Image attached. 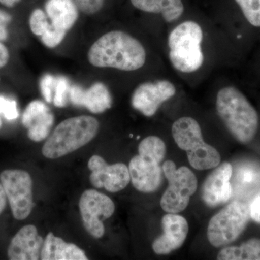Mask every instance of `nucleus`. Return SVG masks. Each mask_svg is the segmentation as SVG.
I'll list each match as a JSON object with an SVG mask.
<instances>
[{
	"instance_id": "nucleus-1",
	"label": "nucleus",
	"mask_w": 260,
	"mask_h": 260,
	"mask_svg": "<svg viewBox=\"0 0 260 260\" xmlns=\"http://www.w3.org/2000/svg\"><path fill=\"white\" fill-rule=\"evenodd\" d=\"M147 53L139 40L122 30L103 35L89 49L90 64L99 68L135 71L144 66Z\"/></svg>"
},
{
	"instance_id": "nucleus-2",
	"label": "nucleus",
	"mask_w": 260,
	"mask_h": 260,
	"mask_svg": "<svg viewBox=\"0 0 260 260\" xmlns=\"http://www.w3.org/2000/svg\"><path fill=\"white\" fill-rule=\"evenodd\" d=\"M205 34L203 25L186 20L174 25L167 37L168 58L174 70L180 74L198 73L204 66Z\"/></svg>"
},
{
	"instance_id": "nucleus-3",
	"label": "nucleus",
	"mask_w": 260,
	"mask_h": 260,
	"mask_svg": "<svg viewBox=\"0 0 260 260\" xmlns=\"http://www.w3.org/2000/svg\"><path fill=\"white\" fill-rule=\"evenodd\" d=\"M215 107L220 120L239 143L247 144L255 138L259 115L240 89L234 85L219 89Z\"/></svg>"
},
{
	"instance_id": "nucleus-4",
	"label": "nucleus",
	"mask_w": 260,
	"mask_h": 260,
	"mask_svg": "<svg viewBox=\"0 0 260 260\" xmlns=\"http://www.w3.org/2000/svg\"><path fill=\"white\" fill-rule=\"evenodd\" d=\"M99 123L90 116L65 119L58 124L42 148V154L49 159L61 158L88 144L96 136Z\"/></svg>"
},
{
	"instance_id": "nucleus-5",
	"label": "nucleus",
	"mask_w": 260,
	"mask_h": 260,
	"mask_svg": "<svg viewBox=\"0 0 260 260\" xmlns=\"http://www.w3.org/2000/svg\"><path fill=\"white\" fill-rule=\"evenodd\" d=\"M250 217L249 206L233 201L210 219L207 231L208 241L214 247H221L235 242L245 230Z\"/></svg>"
},
{
	"instance_id": "nucleus-6",
	"label": "nucleus",
	"mask_w": 260,
	"mask_h": 260,
	"mask_svg": "<svg viewBox=\"0 0 260 260\" xmlns=\"http://www.w3.org/2000/svg\"><path fill=\"white\" fill-rule=\"evenodd\" d=\"M162 169L169 186L160 200V207L168 213H181L187 208L198 189V179L189 168L177 169L175 162L171 160L164 162Z\"/></svg>"
},
{
	"instance_id": "nucleus-7",
	"label": "nucleus",
	"mask_w": 260,
	"mask_h": 260,
	"mask_svg": "<svg viewBox=\"0 0 260 260\" xmlns=\"http://www.w3.org/2000/svg\"><path fill=\"white\" fill-rule=\"evenodd\" d=\"M0 182L4 188L13 216L23 220L31 213L32 181L28 172L18 169H7L0 174Z\"/></svg>"
},
{
	"instance_id": "nucleus-8",
	"label": "nucleus",
	"mask_w": 260,
	"mask_h": 260,
	"mask_svg": "<svg viewBox=\"0 0 260 260\" xmlns=\"http://www.w3.org/2000/svg\"><path fill=\"white\" fill-rule=\"evenodd\" d=\"M79 208L85 230L95 239H101L105 234L103 222L115 211L114 202L95 189H87L80 197Z\"/></svg>"
},
{
	"instance_id": "nucleus-9",
	"label": "nucleus",
	"mask_w": 260,
	"mask_h": 260,
	"mask_svg": "<svg viewBox=\"0 0 260 260\" xmlns=\"http://www.w3.org/2000/svg\"><path fill=\"white\" fill-rule=\"evenodd\" d=\"M176 93L177 88L171 80L159 79L145 82L138 85L133 92L132 106L143 115L151 117L164 103L170 100Z\"/></svg>"
},
{
	"instance_id": "nucleus-10",
	"label": "nucleus",
	"mask_w": 260,
	"mask_h": 260,
	"mask_svg": "<svg viewBox=\"0 0 260 260\" xmlns=\"http://www.w3.org/2000/svg\"><path fill=\"white\" fill-rule=\"evenodd\" d=\"M90 169V181L98 189L104 188L109 192L115 193L125 189L131 179L129 168L124 164L109 165L100 155H94L88 162Z\"/></svg>"
},
{
	"instance_id": "nucleus-11",
	"label": "nucleus",
	"mask_w": 260,
	"mask_h": 260,
	"mask_svg": "<svg viewBox=\"0 0 260 260\" xmlns=\"http://www.w3.org/2000/svg\"><path fill=\"white\" fill-rule=\"evenodd\" d=\"M233 168L230 162H224L215 167L202 186V199L210 208L225 204L232 196Z\"/></svg>"
},
{
	"instance_id": "nucleus-12",
	"label": "nucleus",
	"mask_w": 260,
	"mask_h": 260,
	"mask_svg": "<svg viewBox=\"0 0 260 260\" xmlns=\"http://www.w3.org/2000/svg\"><path fill=\"white\" fill-rule=\"evenodd\" d=\"M162 235L154 240L152 248L158 255H166L177 250L185 242L189 224L187 220L177 213H168L162 217Z\"/></svg>"
},
{
	"instance_id": "nucleus-13",
	"label": "nucleus",
	"mask_w": 260,
	"mask_h": 260,
	"mask_svg": "<svg viewBox=\"0 0 260 260\" xmlns=\"http://www.w3.org/2000/svg\"><path fill=\"white\" fill-rule=\"evenodd\" d=\"M128 168L132 184L137 190L151 193L160 187L162 181V169L156 160L138 154L130 160Z\"/></svg>"
},
{
	"instance_id": "nucleus-14",
	"label": "nucleus",
	"mask_w": 260,
	"mask_h": 260,
	"mask_svg": "<svg viewBox=\"0 0 260 260\" xmlns=\"http://www.w3.org/2000/svg\"><path fill=\"white\" fill-rule=\"evenodd\" d=\"M54 123V116L42 101H32L25 108L22 124L28 129L29 139L41 142L49 136Z\"/></svg>"
},
{
	"instance_id": "nucleus-15",
	"label": "nucleus",
	"mask_w": 260,
	"mask_h": 260,
	"mask_svg": "<svg viewBox=\"0 0 260 260\" xmlns=\"http://www.w3.org/2000/svg\"><path fill=\"white\" fill-rule=\"evenodd\" d=\"M44 242L35 225H25L12 239L8 249V258L10 260L39 259Z\"/></svg>"
},
{
	"instance_id": "nucleus-16",
	"label": "nucleus",
	"mask_w": 260,
	"mask_h": 260,
	"mask_svg": "<svg viewBox=\"0 0 260 260\" xmlns=\"http://www.w3.org/2000/svg\"><path fill=\"white\" fill-rule=\"evenodd\" d=\"M70 101L73 105L87 108L93 114L106 112L113 102L110 91L102 83H94L86 90L78 85H71Z\"/></svg>"
},
{
	"instance_id": "nucleus-17",
	"label": "nucleus",
	"mask_w": 260,
	"mask_h": 260,
	"mask_svg": "<svg viewBox=\"0 0 260 260\" xmlns=\"http://www.w3.org/2000/svg\"><path fill=\"white\" fill-rule=\"evenodd\" d=\"M172 133L178 147L186 152L190 151L205 142L201 126L190 116H183L174 121Z\"/></svg>"
},
{
	"instance_id": "nucleus-18",
	"label": "nucleus",
	"mask_w": 260,
	"mask_h": 260,
	"mask_svg": "<svg viewBox=\"0 0 260 260\" xmlns=\"http://www.w3.org/2000/svg\"><path fill=\"white\" fill-rule=\"evenodd\" d=\"M136 9L144 13L159 15L168 24L177 23L184 15L182 0H130Z\"/></svg>"
},
{
	"instance_id": "nucleus-19",
	"label": "nucleus",
	"mask_w": 260,
	"mask_h": 260,
	"mask_svg": "<svg viewBox=\"0 0 260 260\" xmlns=\"http://www.w3.org/2000/svg\"><path fill=\"white\" fill-rule=\"evenodd\" d=\"M42 260H88L85 251L71 243L49 233L44 239L41 257Z\"/></svg>"
},
{
	"instance_id": "nucleus-20",
	"label": "nucleus",
	"mask_w": 260,
	"mask_h": 260,
	"mask_svg": "<svg viewBox=\"0 0 260 260\" xmlns=\"http://www.w3.org/2000/svg\"><path fill=\"white\" fill-rule=\"evenodd\" d=\"M74 0H47L45 11L55 28L68 32L73 28L79 16Z\"/></svg>"
},
{
	"instance_id": "nucleus-21",
	"label": "nucleus",
	"mask_w": 260,
	"mask_h": 260,
	"mask_svg": "<svg viewBox=\"0 0 260 260\" xmlns=\"http://www.w3.org/2000/svg\"><path fill=\"white\" fill-rule=\"evenodd\" d=\"M186 155L191 167L198 171L215 169L220 164L221 158L218 150L205 142L186 152Z\"/></svg>"
},
{
	"instance_id": "nucleus-22",
	"label": "nucleus",
	"mask_w": 260,
	"mask_h": 260,
	"mask_svg": "<svg viewBox=\"0 0 260 260\" xmlns=\"http://www.w3.org/2000/svg\"><path fill=\"white\" fill-rule=\"evenodd\" d=\"M218 260H260V239H251L239 246H226L218 253Z\"/></svg>"
},
{
	"instance_id": "nucleus-23",
	"label": "nucleus",
	"mask_w": 260,
	"mask_h": 260,
	"mask_svg": "<svg viewBox=\"0 0 260 260\" xmlns=\"http://www.w3.org/2000/svg\"><path fill=\"white\" fill-rule=\"evenodd\" d=\"M249 30L260 32V0H234Z\"/></svg>"
},
{
	"instance_id": "nucleus-24",
	"label": "nucleus",
	"mask_w": 260,
	"mask_h": 260,
	"mask_svg": "<svg viewBox=\"0 0 260 260\" xmlns=\"http://www.w3.org/2000/svg\"><path fill=\"white\" fill-rule=\"evenodd\" d=\"M138 153L160 164L167 155V145L158 137L148 136L140 142L138 145Z\"/></svg>"
},
{
	"instance_id": "nucleus-25",
	"label": "nucleus",
	"mask_w": 260,
	"mask_h": 260,
	"mask_svg": "<svg viewBox=\"0 0 260 260\" xmlns=\"http://www.w3.org/2000/svg\"><path fill=\"white\" fill-rule=\"evenodd\" d=\"M71 85L68 78L64 76L56 77L54 86L53 102L56 107H65L70 99V91Z\"/></svg>"
},
{
	"instance_id": "nucleus-26",
	"label": "nucleus",
	"mask_w": 260,
	"mask_h": 260,
	"mask_svg": "<svg viewBox=\"0 0 260 260\" xmlns=\"http://www.w3.org/2000/svg\"><path fill=\"white\" fill-rule=\"evenodd\" d=\"M29 26L32 34L37 37H42L51 26L47 13L42 9H36L32 12L29 18Z\"/></svg>"
},
{
	"instance_id": "nucleus-27",
	"label": "nucleus",
	"mask_w": 260,
	"mask_h": 260,
	"mask_svg": "<svg viewBox=\"0 0 260 260\" xmlns=\"http://www.w3.org/2000/svg\"><path fill=\"white\" fill-rule=\"evenodd\" d=\"M67 32L55 28L51 24V26L47 32L41 37L42 42L48 48H55L64 40Z\"/></svg>"
},
{
	"instance_id": "nucleus-28",
	"label": "nucleus",
	"mask_w": 260,
	"mask_h": 260,
	"mask_svg": "<svg viewBox=\"0 0 260 260\" xmlns=\"http://www.w3.org/2000/svg\"><path fill=\"white\" fill-rule=\"evenodd\" d=\"M0 114L8 120H14L19 116L18 106L15 100L0 95ZM1 126V121H0Z\"/></svg>"
},
{
	"instance_id": "nucleus-29",
	"label": "nucleus",
	"mask_w": 260,
	"mask_h": 260,
	"mask_svg": "<svg viewBox=\"0 0 260 260\" xmlns=\"http://www.w3.org/2000/svg\"><path fill=\"white\" fill-rule=\"evenodd\" d=\"M55 77L53 75H44L40 80V90L43 97L47 103L53 102L54 97V86H55Z\"/></svg>"
},
{
	"instance_id": "nucleus-30",
	"label": "nucleus",
	"mask_w": 260,
	"mask_h": 260,
	"mask_svg": "<svg viewBox=\"0 0 260 260\" xmlns=\"http://www.w3.org/2000/svg\"><path fill=\"white\" fill-rule=\"evenodd\" d=\"M78 9L86 15H93L102 9L104 0H74Z\"/></svg>"
},
{
	"instance_id": "nucleus-31",
	"label": "nucleus",
	"mask_w": 260,
	"mask_h": 260,
	"mask_svg": "<svg viewBox=\"0 0 260 260\" xmlns=\"http://www.w3.org/2000/svg\"><path fill=\"white\" fill-rule=\"evenodd\" d=\"M13 20V17L8 12L0 9V42H4L8 39V26Z\"/></svg>"
},
{
	"instance_id": "nucleus-32",
	"label": "nucleus",
	"mask_w": 260,
	"mask_h": 260,
	"mask_svg": "<svg viewBox=\"0 0 260 260\" xmlns=\"http://www.w3.org/2000/svg\"><path fill=\"white\" fill-rule=\"evenodd\" d=\"M250 217L256 223H260V195L253 200L249 206Z\"/></svg>"
},
{
	"instance_id": "nucleus-33",
	"label": "nucleus",
	"mask_w": 260,
	"mask_h": 260,
	"mask_svg": "<svg viewBox=\"0 0 260 260\" xmlns=\"http://www.w3.org/2000/svg\"><path fill=\"white\" fill-rule=\"evenodd\" d=\"M10 60V53L8 48L0 42V68H4Z\"/></svg>"
},
{
	"instance_id": "nucleus-34",
	"label": "nucleus",
	"mask_w": 260,
	"mask_h": 260,
	"mask_svg": "<svg viewBox=\"0 0 260 260\" xmlns=\"http://www.w3.org/2000/svg\"><path fill=\"white\" fill-rule=\"evenodd\" d=\"M7 203H8V198H7L4 188L0 182V215L6 208Z\"/></svg>"
},
{
	"instance_id": "nucleus-35",
	"label": "nucleus",
	"mask_w": 260,
	"mask_h": 260,
	"mask_svg": "<svg viewBox=\"0 0 260 260\" xmlns=\"http://www.w3.org/2000/svg\"><path fill=\"white\" fill-rule=\"evenodd\" d=\"M21 1L22 0H0V3L8 8H13Z\"/></svg>"
}]
</instances>
